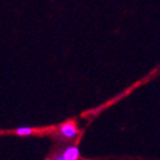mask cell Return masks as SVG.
Returning <instances> with one entry per match:
<instances>
[{
  "instance_id": "cell-1",
  "label": "cell",
  "mask_w": 160,
  "mask_h": 160,
  "mask_svg": "<svg viewBox=\"0 0 160 160\" xmlns=\"http://www.w3.org/2000/svg\"><path fill=\"white\" fill-rule=\"evenodd\" d=\"M60 133H61L62 137H65V138H68V139H74V138L77 137V134H78V129H77L76 124H73V122H67V124L61 125Z\"/></svg>"
},
{
  "instance_id": "cell-2",
  "label": "cell",
  "mask_w": 160,
  "mask_h": 160,
  "mask_svg": "<svg viewBox=\"0 0 160 160\" xmlns=\"http://www.w3.org/2000/svg\"><path fill=\"white\" fill-rule=\"evenodd\" d=\"M78 158H79V150L76 146L68 147L60 154V156H58V159L60 160H77Z\"/></svg>"
},
{
  "instance_id": "cell-3",
  "label": "cell",
  "mask_w": 160,
  "mask_h": 160,
  "mask_svg": "<svg viewBox=\"0 0 160 160\" xmlns=\"http://www.w3.org/2000/svg\"><path fill=\"white\" fill-rule=\"evenodd\" d=\"M31 133H33V129L31 128H28V126H22V128H18L17 130H16V134L17 135H30Z\"/></svg>"
}]
</instances>
